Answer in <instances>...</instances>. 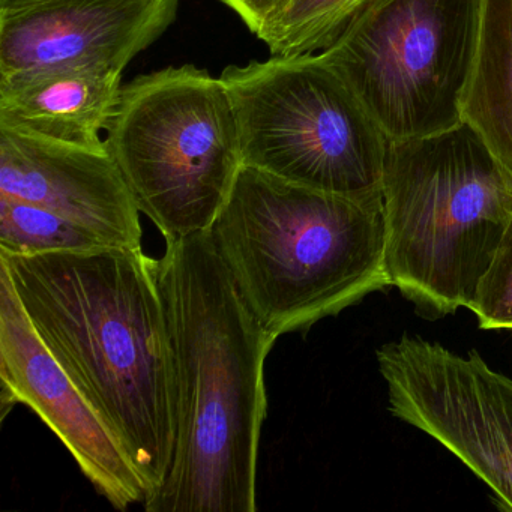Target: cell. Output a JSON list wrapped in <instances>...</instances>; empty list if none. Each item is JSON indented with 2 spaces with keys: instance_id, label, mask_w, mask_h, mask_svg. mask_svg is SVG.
<instances>
[{
  "instance_id": "3957f363",
  "label": "cell",
  "mask_w": 512,
  "mask_h": 512,
  "mask_svg": "<svg viewBox=\"0 0 512 512\" xmlns=\"http://www.w3.org/2000/svg\"><path fill=\"white\" fill-rule=\"evenodd\" d=\"M206 235L250 313L277 338L392 287L382 193H323L242 166Z\"/></svg>"
},
{
  "instance_id": "277c9868",
  "label": "cell",
  "mask_w": 512,
  "mask_h": 512,
  "mask_svg": "<svg viewBox=\"0 0 512 512\" xmlns=\"http://www.w3.org/2000/svg\"><path fill=\"white\" fill-rule=\"evenodd\" d=\"M382 197L392 287L424 319L469 310L512 218V173L461 122L388 139Z\"/></svg>"
},
{
  "instance_id": "e0dca14e",
  "label": "cell",
  "mask_w": 512,
  "mask_h": 512,
  "mask_svg": "<svg viewBox=\"0 0 512 512\" xmlns=\"http://www.w3.org/2000/svg\"><path fill=\"white\" fill-rule=\"evenodd\" d=\"M221 2L235 11L248 29L257 35L287 0H221Z\"/></svg>"
},
{
  "instance_id": "8fae6325",
  "label": "cell",
  "mask_w": 512,
  "mask_h": 512,
  "mask_svg": "<svg viewBox=\"0 0 512 512\" xmlns=\"http://www.w3.org/2000/svg\"><path fill=\"white\" fill-rule=\"evenodd\" d=\"M0 196L55 212L107 247L142 248L139 206L107 148L94 151L0 127Z\"/></svg>"
},
{
  "instance_id": "7a4b0ae2",
  "label": "cell",
  "mask_w": 512,
  "mask_h": 512,
  "mask_svg": "<svg viewBox=\"0 0 512 512\" xmlns=\"http://www.w3.org/2000/svg\"><path fill=\"white\" fill-rule=\"evenodd\" d=\"M158 274L175 362L176 442L145 511L254 512L265 361L278 338L250 313L206 233L167 239Z\"/></svg>"
},
{
  "instance_id": "5bb4252c",
  "label": "cell",
  "mask_w": 512,
  "mask_h": 512,
  "mask_svg": "<svg viewBox=\"0 0 512 512\" xmlns=\"http://www.w3.org/2000/svg\"><path fill=\"white\" fill-rule=\"evenodd\" d=\"M371 0H287L256 35L272 56L328 49Z\"/></svg>"
},
{
  "instance_id": "9a60e30c",
  "label": "cell",
  "mask_w": 512,
  "mask_h": 512,
  "mask_svg": "<svg viewBox=\"0 0 512 512\" xmlns=\"http://www.w3.org/2000/svg\"><path fill=\"white\" fill-rule=\"evenodd\" d=\"M97 236L55 212L0 196V253L37 256L106 248Z\"/></svg>"
},
{
  "instance_id": "ba28073f",
  "label": "cell",
  "mask_w": 512,
  "mask_h": 512,
  "mask_svg": "<svg viewBox=\"0 0 512 512\" xmlns=\"http://www.w3.org/2000/svg\"><path fill=\"white\" fill-rule=\"evenodd\" d=\"M389 412L460 458L512 509V380L476 350L461 356L412 335L377 350Z\"/></svg>"
},
{
  "instance_id": "7c38bea8",
  "label": "cell",
  "mask_w": 512,
  "mask_h": 512,
  "mask_svg": "<svg viewBox=\"0 0 512 512\" xmlns=\"http://www.w3.org/2000/svg\"><path fill=\"white\" fill-rule=\"evenodd\" d=\"M124 71L65 67L0 76V127L26 136L103 151Z\"/></svg>"
},
{
  "instance_id": "4fadbf2b",
  "label": "cell",
  "mask_w": 512,
  "mask_h": 512,
  "mask_svg": "<svg viewBox=\"0 0 512 512\" xmlns=\"http://www.w3.org/2000/svg\"><path fill=\"white\" fill-rule=\"evenodd\" d=\"M461 116L512 173V0H481Z\"/></svg>"
},
{
  "instance_id": "2e32d148",
  "label": "cell",
  "mask_w": 512,
  "mask_h": 512,
  "mask_svg": "<svg viewBox=\"0 0 512 512\" xmlns=\"http://www.w3.org/2000/svg\"><path fill=\"white\" fill-rule=\"evenodd\" d=\"M469 310L475 314L481 329L512 331V218L479 281Z\"/></svg>"
},
{
  "instance_id": "9c48e42d",
  "label": "cell",
  "mask_w": 512,
  "mask_h": 512,
  "mask_svg": "<svg viewBox=\"0 0 512 512\" xmlns=\"http://www.w3.org/2000/svg\"><path fill=\"white\" fill-rule=\"evenodd\" d=\"M2 418L31 407L64 443L95 490L116 509L145 503L146 488L109 425L91 406L32 326L13 281L0 268Z\"/></svg>"
},
{
  "instance_id": "52a82bcc",
  "label": "cell",
  "mask_w": 512,
  "mask_h": 512,
  "mask_svg": "<svg viewBox=\"0 0 512 512\" xmlns=\"http://www.w3.org/2000/svg\"><path fill=\"white\" fill-rule=\"evenodd\" d=\"M481 0H371L320 52L388 139L463 122Z\"/></svg>"
},
{
  "instance_id": "5b68a950",
  "label": "cell",
  "mask_w": 512,
  "mask_h": 512,
  "mask_svg": "<svg viewBox=\"0 0 512 512\" xmlns=\"http://www.w3.org/2000/svg\"><path fill=\"white\" fill-rule=\"evenodd\" d=\"M106 131L140 212L166 241L208 232L244 166L223 80L194 65L137 77Z\"/></svg>"
},
{
  "instance_id": "6da1fadb",
  "label": "cell",
  "mask_w": 512,
  "mask_h": 512,
  "mask_svg": "<svg viewBox=\"0 0 512 512\" xmlns=\"http://www.w3.org/2000/svg\"><path fill=\"white\" fill-rule=\"evenodd\" d=\"M44 346L109 425L146 488L166 481L176 442L172 338L158 259L106 247L0 253Z\"/></svg>"
},
{
  "instance_id": "ac0fdd59",
  "label": "cell",
  "mask_w": 512,
  "mask_h": 512,
  "mask_svg": "<svg viewBox=\"0 0 512 512\" xmlns=\"http://www.w3.org/2000/svg\"><path fill=\"white\" fill-rule=\"evenodd\" d=\"M38 0H0V11L14 10V8L23 7V5L34 4Z\"/></svg>"
},
{
  "instance_id": "30bf717a",
  "label": "cell",
  "mask_w": 512,
  "mask_h": 512,
  "mask_svg": "<svg viewBox=\"0 0 512 512\" xmlns=\"http://www.w3.org/2000/svg\"><path fill=\"white\" fill-rule=\"evenodd\" d=\"M179 0H38L0 11V76L125 67L178 16Z\"/></svg>"
},
{
  "instance_id": "8992f818",
  "label": "cell",
  "mask_w": 512,
  "mask_h": 512,
  "mask_svg": "<svg viewBox=\"0 0 512 512\" xmlns=\"http://www.w3.org/2000/svg\"><path fill=\"white\" fill-rule=\"evenodd\" d=\"M220 79L244 166L323 193H382L388 137L320 53L230 65Z\"/></svg>"
}]
</instances>
